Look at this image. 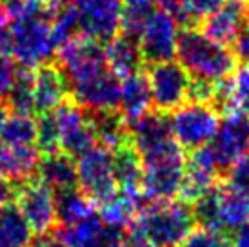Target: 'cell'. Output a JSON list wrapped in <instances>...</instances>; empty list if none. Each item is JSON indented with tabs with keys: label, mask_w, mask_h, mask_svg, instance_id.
Here are the masks:
<instances>
[{
	"label": "cell",
	"mask_w": 249,
	"mask_h": 247,
	"mask_svg": "<svg viewBox=\"0 0 249 247\" xmlns=\"http://www.w3.org/2000/svg\"><path fill=\"white\" fill-rule=\"evenodd\" d=\"M177 58L191 76L211 82L235 76L240 69L233 49L216 44L195 26L180 28Z\"/></svg>",
	"instance_id": "6da1fadb"
},
{
	"label": "cell",
	"mask_w": 249,
	"mask_h": 247,
	"mask_svg": "<svg viewBox=\"0 0 249 247\" xmlns=\"http://www.w3.org/2000/svg\"><path fill=\"white\" fill-rule=\"evenodd\" d=\"M131 227L139 229L155 247H180L196 227L191 204L175 198L169 202H144Z\"/></svg>",
	"instance_id": "7a4b0ae2"
},
{
	"label": "cell",
	"mask_w": 249,
	"mask_h": 247,
	"mask_svg": "<svg viewBox=\"0 0 249 247\" xmlns=\"http://www.w3.org/2000/svg\"><path fill=\"white\" fill-rule=\"evenodd\" d=\"M169 122L180 147L184 151H195L211 144L220 125V115L209 104L186 102L169 113Z\"/></svg>",
	"instance_id": "3957f363"
},
{
	"label": "cell",
	"mask_w": 249,
	"mask_h": 247,
	"mask_svg": "<svg viewBox=\"0 0 249 247\" xmlns=\"http://www.w3.org/2000/svg\"><path fill=\"white\" fill-rule=\"evenodd\" d=\"M78 189L95 204L100 206L118 193V184L113 171V149L106 145H93L76 160Z\"/></svg>",
	"instance_id": "277c9868"
},
{
	"label": "cell",
	"mask_w": 249,
	"mask_h": 247,
	"mask_svg": "<svg viewBox=\"0 0 249 247\" xmlns=\"http://www.w3.org/2000/svg\"><path fill=\"white\" fill-rule=\"evenodd\" d=\"M55 55V64L62 71L68 89L107 69L102 42L86 35H78L66 42Z\"/></svg>",
	"instance_id": "5b68a950"
},
{
	"label": "cell",
	"mask_w": 249,
	"mask_h": 247,
	"mask_svg": "<svg viewBox=\"0 0 249 247\" xmlns=\"http://www.w3.org/2000/svg\"><path fill=\"white\" fill-rule=\"evenodd\" d=\"M55 53L48 20L28 18L11 26V55L18 68L36 69L42 64L55 60Z\"/></svg>",
	"instance_id": "8992f818"
},
{
	"label": "cell",
	"mask_w": 249,
	"mask_h": 247,
	"mask_svg": "<svg viewBox=\"0 0 249 247\" xmlns=\"http://www.w3.org/2000/svg\"><path fill=\"white\" fill-rule=\"evenodd\" d=\"M149 89H151L153 109L160 113H173L187 102L191 75L180 62L169 60L145 66Z\"/></svg>",
	"instance_id": "52a82bcc"
},
{
	"label": "cell",
	"mask_w": 249,
	"mask_h": 247,
	"mask_svg": "<svg viewBox=\"0 0 249 247\" xmlns=\"http://www.w3.org/2000/svg\"><path fill=\"white\" fill-rule=\"evenodd\" d=\"M15 204L18 206L20 213L28 220V224L31 226L35 234L53 233L58 227L55 191L38 178H33L18 185Z\"/></svg>",
	"instance_id": "ba28073f"
},
{
	"label": "cell",
	"mask_w": 249,
	"mask_h": 247,
	"mask_svg": "<svg viewBox=\"0 0 249 247\" xmlns=\"http://www.w3.org/2000/svg\"><path fill=\"white\" fill-rule=\"evenodd\" d=\"M214 160L222 175L238 158L249 151V115L244 111H235L220 118V125L214 138L211 140Z\"/></svg>",
	"instance_id": "9c48e42d"
},
{
	"label": "cell",
	"mask_w": 249,
	"mask_h": 247,
	"mask_svg": "<svg viewBox=\"0 0 249 247\" xmlns=\"http://www.w3.org/2000/svg\"><path fill=\"white\" fill-rule=\"evenodd\" d=\"M53 115L60 129L62 153L70 155L71 158H78L86 151H89L93 145H97V138L86 118V113L71 96L53 111Z\"/></svg>",
	"instance_id": "30bf717a"
},
{
	"label": "cell",
	"mask_w": 249,
	"mask_h": 247,
	"mask_svg": "<svg viewBox=\"0 0 249 247\" xmlns=\"http://www.w3.org/2000/svg\"><path fill=\"white\" fill-rule=\"evenodd\" d=\"M180 26L164 9H157L140 36V49L145 66L173 60L177 55Z\"/></svg>",
	"instance_id": "8fae6325"
},
{
	"label": "cell",
	"mask_w": 249,
	"mask_h": 247,
	"mask_svg": "<svg viewBox=\"0 0 249 247\" xmlns=\"http://www.w3.org/2000/svg\"><path fill=\"white\" fill-rule=\"evenodd\" d=\"M75 6L82 35L104 44L120 33L124 11L122 0H78Z\"/></svg>",
	"instance_id": "7c38bea8"
},
{
	"label": "cell",
	"mask_w": 249,
	"mask_h": 247,
	"mask_svg": "<svg viewBox=\"0 0 249 247\" xmlns=\"http://www.w3.org/2000/svg\"><path fill=\"white\" fill-rule=\"evenodd\" d=\"M249 20V0H224L216 11L200 22L202 33L216 44L231 48Z\"/></svg>",
	"instance_id": "4fadbf2b"
},
{
	"label": "cell",
	"mask_w": 249,
	"mask_h": 247,
	"mask_svg": "<svg viewBox=\"0 0 249 247\" xmlns=\"http://www.w3.org/2000/svg\"><path fill=\"white\" fill-rule=\"evenodd\" d=\"M120 84L122 82L115 73L104 69L98 75L70 88V96L86 111L118 109Z\"/></svg>",
	"instance_id": "5bb4252c"
},
{
	"label": "cell",
	"mask_w": 249,
	"mask_h": 247,
	"mask_svg": "<svg viewBox=\"0 0 249 247\" xmlns=\"http://www.w3.org/2000/svg\"><path fill=\"white\" fill-rule=\"evenodd\" d=\"M184 173H186V158L144 165V176H142L144 202H169L178 198Z\"/></svg>",
	"instance_id": "9a60e30c"
},
{
	"label": "cell",
	"mask_w": 249,
	"mask_h": 247,
	"mask_svg": "<svg viewBox=\"0 0 249 247\" xmlns=\"http://www.w3.org/2000/svg\"><path fill=\"white\" fill-rule=\"evenodd\" d=\"M35 113H49L55 111L60 104L70 98V89L60 68L53 62L42 64L35 69Z\"/></svg>",
	"instance_id": "2e32d148"
},
{
	"label": "cell",
	"mask_w": 249,
	"mask_h": 247,
	"mask_svg": "<svg viewBox=\"0 0 249 247\" xmlns=\"http://www.w3.org/2000/svg\"><path fill=\"white\" fill-rule=\"evenodd\" d=\"M106 51V64L111 73L118 78L131 76L145 69V62L140 49V40L127 36L124 33H117L111 40H107Z\"/></svg>",
	"instance_id": "e0dca14e"
},
{
	"label": "cell",
	"mask_w": 249,
	"mask_h": 247,
	"mask_svg": "<svg viewBox=\"0 0 249 247\" xmlns=\"http://www.w3.org/2000/svg\"><path fill=\"white\" fill-rule=\"evenodd\" d=\"M42 153L36 145L28 147H9L0 142V175L17 185L36 178V169Z\"/></svg>",
	"instance_id": "ac0fdd59"
},
{
	"label": "cell",
	"mask_w": 249,
	"mask_h": 247,
	"mask_svg": "<svg viewBox=\"0 0 249 247\" xmlns=\"http://www.w3.org/2000/svg\"><path fill=\"white\" fill-rule=\"evenodd\" d=\"M36 178L51 187L55 193L78 187L76 160L62 151L42 155L36 169Z\"/></svg>",
	"instance_id": "d6986e66"
},
{
	"label": "cell",
	"mask_w": 249,
	"mask_h": 247,
	"mask_svg": "<svg viewBox=\"0 0 249 247\" xmlns=\"http://www.w3.org/2000/svg\"><path fill=\"white\" fill-rule=\"evenodd\" d=\"M151 109V89L145 69L131 76H125L120 84V106H118V111L122 113L125 122H133Z\"/></svg>",
	"instance_id": "ffe728a7"
},
{
	"label": "cell",
	"mask_w": 249,
	"mask_h": 247,
	"mask_svg": "<svg viewBox=\"0 0 249 247\" xmlns=\"http://www.w3.org/2000/svg\"><path fill=\"white\" fill-rule=\"evenodd\" d=\"M86 118L91 129L95 133L97 144L106 145L109 149H118L129 144V131L122 113L118 109H102V111H86Z\"/></svg>",
	"instance_id": "44dd1931"
},
{
	"label": "cell",
	"mask_w": 249,
	"mask_h": 247,
	"mask_svg": "<svg viewBox=\"0 0 249 247\" xmlns=\"http://www.w3.org/2000/svg\"><path fill=\"white\" fill-rule=\"evenodd\" d=\"M113 171L118 184V191L142 196L144 165L131 142L113 151Z\"/></svg>",
	"instance_id": "7402d4cb"
},
{
	"label": "cell",
	"mask_w": 249,
	"mask_h": 247,
	"mask_svg": "<svg viewBox=\"0 0 249 247\" xmlns=\"http://www.w3.org/2000/svg\"><path fill=\"white\" fill-rule=\"evenodd\" d=\"M142 206H144L142 196H135V194L118 191L115 196H111L109 200H106L104 204L97 206V214L106 226L129 229L135 224Z\"/></svg>",
	"instance_id": "603a6c76"
},
{
	"label": "cell",
	"mask_w": 249,
	"mask_h": 247,
	"mask_svg": "<svg viewBox=\"0 0 249 247\" xmlns=\"http://www.w3.org/2000/svg\"><path fill=\"white\" fill-rule=\"evenodd\" d=\"M55 207L58 227L75 226L97 213V206L78 187L55 193Z\"/></svg>",
	"instance_id": "cb8c5ba5"
},
{
	"label": "cell",
	"mask_w": 249,
	"mask_h": 247,
	"mask_svg": "<svg viewBox=\"0 0 249 247\" xmlns=\"http://www.w3.org/2000/svg\"><path fill=\"white\" fill-rule=\"evenodd\" d=\"M35 233L17 204L0 207V244L2 247H29Z\"/></svg>",
	"instance_id": "d4e9b609"
},
{
	"label": "cell",
	"mask_w": 249,
	"mask_h": 247,
	"mask_svg": "<svg viewBox=\"0 0 249 247\" xmlns=\"http://www.w3.org/2000/svg\"><path fill=\"white\" fill-rule=\"evenodd\" d=\"M220 193V222L224 231H233L249 220V200L246 193L229 187L224 180L218 185Z\"/></svg>",
	"instance_id": "484cf974"
},
{
	"label": "cell",
	"mask_w": 249,
	"mask_h": 247,
	"mask_svg": "<svg viewBox=\"0 0 249 247\" xmlns=\"http://www.w3.org/2000/svg\"><path fill=\"white\" fill-rule=\"evenodd\" d=\"M0 142L9 147L36 145V118L33 115L9 113L0 131Z\"/></svg>",
	"instance_id": "4316f807"
},
{
	"label": "cell",
	"mask_w": 249,
	"mask_h": 247,
	"mask_svg": "<svg viewBox=\"0 0 249 247\" xmlns=\"http://www.w3.org/2000/svg\"><path fill=\"white\" fill-rule=\"evenodd\" d=\"M33 86H35V69L18 68L13 88L4 100L11 113H20V115H33L35 113Z\"/></svg>",
	"instance_id": "83f0119b"
},
{
	"label": "cell",
	"mask_w": 249,
	"mask_h": 247,
	"mask_svg": "<svg viewBox=\"0 0 249 247\" xmlns=\"http://www.w3.org/2000/svg\"><path fill=\"white\" fill-rule=\"evenodd\" d=\"M222 184V182H220ZM193 216L196 222V227H206V229H214V231H224L220 222V193L218 187L211 189L204 196L191 204ZM226 233V231H224Z\"/></svg>",
	"instance_id": "f1b7e54d"
},
{
	"label": "cell",
	"mask_w": 249,
	"mask_h": 247,
	"mask_svg": "<svg viewBox=\"0 0 249 247\" xmlns=\"http://www.w3.org/2000/svg\"><path fill=\"white\" fill-rule=\"evenodd\" d=\"M157 11L155 2H147V4H137V6H125L122 11V22H120V33L133 36L140 40V36L144 33L145 26L153 13Z\"/></svg>",
	"instance_id": "f546056e"
},
{
	"label": "cell",
	"mask_w": 249,
	"mask_h": 247,
	"mask_svg": "<svg viewBox=\"0 0 249 247\" xmlns=\"http://www.w3.org/2000/svg\"><path fill=\"white\" fill-rule=\"evenodd\" d=\"M36 147L42 155L60 151V129L53 111L42 113L36 118Z\"/></svg>",
	"instance_id": "4dcf8cb0"
},
{
	"label": "cell",
	"mask_w": 249,
	"mask_h": 247,
	"mask_svg": "<svg viewBox=\"0 0 249 247\" xmlns=\"http://www.w3.org/2000/svg\"><path fill=\"white\" fill-rule=\"evenodd\" d=\"M229 236L224 231L195 227L180 247H229Z\"/></svg>",
	"instance_id": "1f68e13d"
},
{
	"label": "cell",
	"mask_w": 249,
	"mask_h": 247,
	"mask_svg": "<svg viewBox=\"0 0 249 247\" xmlns=\"http://www.w3.org/2000/svg\"><path fill=\"white\" fill-rule=\"evenodd\" d=\"M222 4H224V0H186V4H184L186 17H184V24L180 28H187V26L198 28L200 22L208 15L216 11Z\"/></svg>",
	"instance_id": "d6a6232c"
},
{
	"label": "cell",
	"mask_w": 249,
	"mask_h": 247,
	"mask_svg": "<svg viewBox=\"0 0 249 247\" xmlns=\"http://www.w3.org/2000/svg\"><path fill=\"white\" fill-rule=\"evenodd\" d=\"M224 182L236 191L249 194V151L236 160L224 175Z\"/></svg>",
	"instance_id": "836d02e7"
},
{
	"label": "cell",
	"mask_w": 249,
	"mask_h": 247,
	"mask_svg": "<svg viewBox=\"0 0 249 247\" xmlns=\"http://www.w3.org/2000/svg\"><path fill=\"white\" fill-rule=\"evenodd\" d=\"M235 100L238 111L249 115V64L240 66L235 75Z\"/></svg>",
	"instance_id": "e575fe53"
},
{
	"label": "cell",
	"mask_w": 249,
	"mask_h": 247,
	"mask_svg": "<svg viewBox=\"0 0 249 247\" xmlns=\"http://www.w3.org/2000/svg\"><path fill=\"white\" fill-rule=\"evenodd\" d=\"M18 73V64L7 55H0V100H6Z\"/></svg>",
	"instance_id": "d590c367"
},
{
	"label": "cell",
	"mask_w": 249,
	"mask_h": 247,
	"mask_svg": "<svg viewBox=\"0 0 249 247\" xmlns=\"http://www.w3.org/2000/svg\"><path fill=\"white\" fill-rule=\"evenodd\" d=\"M17 191H18V187L15 182L4 176V175H0V207H6L9 204H15V200H17Z\"/></svg>",
	"instance_id": "8d00e7d4"
},
{
	"label": "cell",
	"mask_w": 249,
	"mask_h": 247,
	"mask_svg": "<svg viewBox=\"0 0 249 247\" xmlns=\"http://www.w3.org/2000/svg\"><path fill=\"white\" fill-rule=\"evenodd\" d=\"M155 4H159L160 9H164L167 13L173 17L175 20L178 22V26L184 24V4H186V0H155Z\"/></svg>",
	"instance_id": "74e56055"
},
{
	"label": "cell",
	"mask_w": 249,
	"mask_h": 247,
	"mask_svg": "<svg viewBox=\"0 0 249 247\" xmlns=\"http://www.w3.org/2000/svg\"><path fill=\"white\" fill-rule=\"evenodd\" d=\"M29 247H70L66 242L56 234V231L46 234H35V238Z\"/></svg>",
	"instance_id": "f35d334b"
},
{
	"label": "cell",
	"mask_w": 249,
	"mask_h": 247,
	"mask_svg": "<svg viewBox=\"0 0 249 247\" xmlns=\"http://www.w3.org/2000/svg\"><path fill=\"white\" fill-rule=\"evenodd\" d=\"M229 244L233 247H249V220L231 231Z\"/></svg>",
	"instance_id": "ab89813d"
},
{
	"label": "cell",
	"mask_w": 249,
	"mask_h": 247,
	"mask_svg": "<svg viewBox=\"0 0 249 247\" xmlns=\"http://www.w3.org/2000/svg\"><path fill=\"white\" fill-rule=\"evenodd\" d=\"M11 53V29L7 26H0V55Z\"/></svg>",
	"instance_id": "60d3db41"
},
{
	"label": "cell",
	"mask_w": 249,
	"mask_h": 247,
	"mask_svg": "<svg viewBox=\"0 0 249 247\" xmlns=\"http://www.w3.org/2000/svg\"><path fill=\"white\" fill-rule=\"evenodd\" d=\"M9 107H7V104L4 102V100H0V131H2V125H4V122L7 120V117H9Z\"/></svg>",
	"instance_id": "b9f144b4"
},
{
	"label": "cell",
	"mask_w": 249,
	"mask_h": 247,
	"mask_svg": "<svg viewBox=\"0 0 249 247\" xmlns=\"http://www.w3.org/2000/svg\"><path fill=\"white\" fill-rule=\"evenodd\" d=\"M9 22H11V18H9V13L6 9V4L0 2V26H7Z\"/></svg>",
	"instance_id": "7bdbcfd3"
},
{
	"label": "cell",
	"mask_w": 249,
	"mask_h": 247,
	"mask_svg": "<svg viewBox=\"0 0 249 247\" xmlns=\"http://www.w3.org/2000/svg\"><path fill=\"white\" fill-rule=\"evenodd\" d=\"M53 6H68V4H76L78 0H48Z\"/></svg>",
	"instance_id": "ee69618b"
},
{
	"label": "cell",
	"mask_w": 249,
	"mask_h": 247,
	"mask_svg": "<svg viewBox=\"0 0 249 247\" xmlns=\"http://www.w3.org/2000/svg\"><path fill=\"white\" fill-rule=\"evenodd\" d=\"M147 2H155V0H122L125 6H137V4H147Z\"/></svg>",
	"instance_id": "f6af8a7d"
},
{
	"label": "cell",
	"mask_w": 249,
	"mask_h": 247,
	"mask_svg": "<svg viewBox=\"0 0 249 247\" xmlns=\"http://www.w3.org/2000/svg\"><path fill=\"white\" fill-rule=\"evenodd\" d=\"M0 2H4V4H6V2H9V0H0Z\"/></svg>",
	"instance_id": "bcb514c9"
},
{
	"label": "cell",
	"mask_w": 249,
	"mask_h": 247,
	"mask_svg": "<svg viewBox=\"0 0 249 247\" xmlns=\"http://www.w3.org/2000/svg\"><path fill=\"white\" fill-rule=\"evenodd\" d=\"M246 28H248V31H249V20H248V26H246Z\"/></svg>",
	"instance_id": "7dc6e473"
},
{
	"label": "cell",
	"mask_w": 249,
	"mask_h": 247,
	"mask_svg": "<svg viewBox=\"0 0 249 247\" xmlns=\"http://www.w3.org/2000/svg\"><path fill=\"white\" fill-rule=\"evenodd\" d=\"M248 200H249V194H248Z\"/></svg>",
	"instance_id": "c3c4849f"
},
{
	"label": "cell",
	"mask_w": 249,
	"mask_h": 247,
	"mask_svg": "<svg viewBox=\"0 0 249 247\" xmlns=\"http://www.w3.org/2000/svg\"><path fill=\"white\" fill-rule=\"evenodd\" d=\"M0 247H2V244H0Z\"/></svg>",
	"instance_id": "681fc988"
}]
</instances>
